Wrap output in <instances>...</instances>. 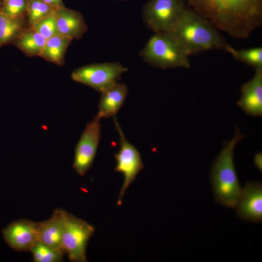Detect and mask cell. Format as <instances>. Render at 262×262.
<instances>
[{
	"mask_svg": "<svg viewBox=\"0 0 262 262\" xmlns=\"http://www.w3.org/2000/svg\"><path fill=\"white\" fill-rule=\"evenodd\" d=\"M190 7L233 38L246 39L262 23V0H187Z\"/></svg>",
	"mask_w": 262,
	"mask_h": 262,
	"instance_id": "obj_1",
	"label": "cell"
},
{
	"mask_svg": "<svg viewBox=\"0 0 262 262\" xmlns=\"http://www.w3.org/2000/svg\"><path fill=\"white\" fill-rule=\"evenodd\" d=\"M167 33L188 55L229 46L209 20L186 6Z\"/></svg>",
	"mask_w": 262,
	"mask_h": 262,
	"instance_id": "obj_2",
	"label": "cell"
},
{
	"mask_svg": "<svg viewBox=\"0 0 262 262\" xmlns=\"http://www.w3.org/2000/svg\"><path fill=\"white\" fill-rule=\"evenodd\" d=\"M245 137L236 127L233 137L224 141L222 149L211 166L210 180L214 198L218 203L227 207H234L242 189L234 152L237 145Z\"/></svg>",
	"mask_w": 262,
	"mask_h": 262,
	"instance_id": "obj_3",
	"label": "cell"
},
{
	"mask_svg": "<svg viewBox=\"0 0 262 262\" xmlns=\"http://www.w3.org/2000/svg\"><path fill=\"white\" fill-rule=\"evenodd\" d=\"M139 55L147 63L158 68L190 67L189 56L167 33H155Z\"/></svg>",
	"mask_w": 262,
	"mask_h": 262,
	"instance_id": "obj_4",
	"label": "cell"
},
{
	"mask_svg": "<svg viewBox=\"0 0 262 262\" xmlns=\"http://www.w3.org/2000/svg\"><path fill=\"white\" fill-rule=\"evenodd\" d=\"M95 230L85 220L64 211L62 248L70 261L87 262L86 246Z\"/></svg>",
	"mask_w": 262,
	"mask_h": 262,
	"instance_id": "obj_5",
	"label": "cell"
},
{
	"mask_svg": "<svg viewBox=\"0 0 262 262\" xmlns=\"http://www.w3.org/2000/svg\"><path fill=\"white\" fill-rule=\"evenodd\" d=\"M128 70L118 63L92 64L80 67L71 73L72 79L101 93L118 82L121 76Z\"/></svg>",
	"mask_w": 262,
	"mask_h": 262,
	"instance_id": "obj_6",
	"label": "cell"
},
{
	"mask_svg": "<svg viewBox=\"0 0 262 262\" xmlns=\"http://www.w3.org/2000/svg\"><path fill=\"white\" fill-rule=\"evenodd\" d=\"M113 118L118 133L120 146L119 151L114 155L116 162L115 170L122 173L124 177L117 199V205L120 206L126 190L144 168V164L139 152L127 140L115 116Z\"/></svg>",
	"mask_w": 262,
	"mask_h": 262,
	"instance_id": "obj_7",
	"label": "cell"
},
{
	"mask_svg": "<svg viewBox=\"0 0 262 262\" xmlns=\"http://www.w3.org/2000/svg\"><path fill=\"white\" fill-rule=\"evenodd\" d=\"M186 7L184 0H150L143 8V19L155 33H166Z\"/></svg>",
	"mask_w": 262,
	"mask_h": 262,
	"instance_id": "obj_8",
	"label": "cell"
},
{
	"mask_svg": "<svg viewBox=\"0 0 262 262\" xmlns=\"http://www.w3.org/2000/svg\"><path fill=\"white\" fill-rule=\"evenodd\" d=\"M100 119L96 115L88 122L76 146L73 168L84 176L91 168L100 139Z\"/></svg>",
	"mask_w": 262,
	"mask_h": 262,
	"instance_id": "obj_9",
	"label": "cell"
},
{
	"mask_svg": "<svg viewBox=\"0 0 262 262\" xmlns=\"http://www.w3.org/2000/svg\"><path fill=\"white\" fill-rule=\"evenodd\" d=\"M1 233L7 245L18 252L30 251L38 241L37 222L27 219L12 222Z\"/></svg>",
	"mask_w": 262,
	"mask_h": 262,
	"instance_id": "obj_10",
	"label": "cell"
},
{
	"mask_svg": "<svg viewBox=\"0 0 262 262\" xmlns=\"http://www.w3.org/2000/svg\"><path fill=\"white\" fill-rule=\"evenodd\" d=\"M234 208L243 220L258 223L262 221V184L246 182L242 188Z\"/></svg>",
	"mask_w": 262,
	"mask_h": 262,
	"instance_id": "obj_11",
	"label": "cell"
},
{
	"mask_svg": "<svg viewBox=\"0 0 262 262\" xmlns=\"http://www.w3.org/2000/svg\"><path fill=\"white\" fill-rule=\"evenodd\" d=\"M238 106L246 114L255 117L262 116V68L255 69V74L240 88Z\"/></svg>",
	"mask_w": 262,
	"mask_h": 262,
	"instance_id": "obj_12",
	"label": "cell"
},
{
	"mask_svg": "<svg viewBox=\"0 0 262 262\" xmlns=\"http://www.w3.org/2000/svg\"><path fill=\"white\" fill-rule=\"evenodd\" d=\"M58 34L72 40L81 39L87 30L82 14L62 7L54 10Z\"/></svg>",
	"mask_w": 262,
	"mask_h": 262,
	"instance_id": "obj_13",
	"label": "cell"
},
{
	"mask_svg": "<svg viewBox=\"0 0 262 262\" xmlns=\"http://www.w3.org/2000/svg\"><path fill=\"white\" fill-rule=\"evenodd\" d=\"M64 211L56 209L49 219L37 222L38 242L51 247L63 250L62 234Z\"/></svg>",
	"mask_w": 262,
	"mask_h": 262,
	"instance_id": "obj_14",
	"label": "cell"
},
{
	"mask_svg": "<svg viewBox=\"0 0 262 262\" xmlns=\"http://www.w3.org/2000/svg\"><path fill=\"white\" fill-rule=\"evenodd\" d=\"M128 95V88L118 82L101 93L96 116L102 118L114 117L122 107Z\"/></svg>",
	"mask_w": 262,
	"mask_h": 262,
	"instance_id": "obj_15",
	"label": "cell"
},
{
	"mask_svg": "<svg viewBox=\"0 0 262 262\" xmlns=\"http://www.w3.org/2000/svg\"><path fill=\"white\" fill-rule=\"evenodd\" d=\"M25 16L13 17L6 15L0 6V48L13 44L23 30L27 28Z\"/></svg>",
	"mask_w": 262,
	"mask_h": 262,
	"instance_id": "obj_16",
	"label": "cell"
},
{
	"mask_svg": "<svg viewBox=\"0 0 262 262\" xmlns=\"http://www.w3.org/2000/svg\"><path fill=\"white\" fill-rule=\"evenodd\" d=\"M46 40L33 27L29 26L23 30L13 44L27 56H39Z\"/></svg>",
	"mask_w": 262,
	"mask_h": 262,
	"instance_id": "obj_17",
	"label": "cell"
},
{
	"mask_svg": "<svg viewBox=\"0 0 262 262\" xmlns=\"http://www.w3.org/2000/svg\"><path fill=\"white\" fill-rule=\"evenodd\" d=\"M73 40L61 35H56L46 40L40 57L58 66L64 64L66 51Z\"/></svg>",
	"mask_w": 262,
	"mask_h": 262,
	"instance_id": "obj_18",
	"label": "cell"
},
{
	"mask_svg": "<svg viewBox=\"0 0 262 262\" xmlns=\"http://www.w3.org/2000/svg\"><path fill=\"white\" fill-rule=\"evenodd\" d=\"M227 52L238 61L244 63L255 68H262V47L237 49L230 45Z\"/></svg>",
	"mask_w": 262,
	"mask_h": 262,
	"instance_id": "obj_19",
	"label": "cell"
},
{
	"mask_svg": "<svg viewBox=\"0 0 262 262\" xmlns=\"http://www.w3.org/2000/svg\"><path fill=\"white\" fill-rule=\"evenodd\" d=\"M30 252L34 262H60L63 261L65 251L37 242L31 248Z\"/></svg>",
	"mask_w": 262,
	"mask_h": 262,
	"instance_id": "obj_20",
	"label": "cell"
},
{
	"mask_svg": "<svg viewBox=\"0 0 262 262\" xmlns=\"http://www.w3.org/2000/svg\"><path fill=\"white\" fill-rule=\"evenodd\" d=\"M54 10L42 0H28L26 13L28 25L33 26L51 14Z\"/></svg>",
	"mask_w": 262,
	"mask_h": 262,
	"instance_id": "obj_21",
	"label": "cell"
},
{
	"mask_svg": "<svg viewBox=\"0 0 262 262\" xmlns=\"http://www.w3.org/2000/svg\"><path fill=\"white\" fill-rule=\"evenodd\" d=\"M54 10L49 15L41 19L32 26L36 31L46 40L58 34Z\"/></svg>",
	"mask_w": 262,
	"mask_h": 262,
	"instance_id": "obj_22",
	"label": "cell"
},
{
	"mask_svg": "<svg viewBox=\"0 0 262 262\" xmlns=\"http://www.w3.org/2000/svg\"><path fill=\"white\" fill-rule=\"evenodd\" d=\"M28 0H7L0 1V6L8 16L13 17L25 16Z\"/></svg>",
	"mask_w": 262,
	"mask_h": 262,
	"instance_id": "obj_23",
	"label": "cell"
},
{
	"mask_svg": "<svg viewBox=\"0 0 262 262\" xmlns=\"http://www.w3.org/2000/svg\"><path fill=\"white\" fill-rule=\"evenodd\" d=\"M54 9L65 6L62 0H42Z\"/></svg>",
	"mask_w": 262,
	"mask_h": 262,
	"instance_id": "obj_24",
	"label": "cell"
},
{
	"mask_svg": "<svg viewBox=\"0 0 262 262\" xmlns=\"http://www.w3.org/2000/svg\"><path fill=\"white\" fill-rule=\"evenodd\" d=\"M254 164L256 167L262 171V154L259 152L254 156Z\"/></svg>",
	"mask_w": 262,
	"mask_h": 262,
	"instance_id": "obj_25",
	"label": "cell"
},
{
	"mask_svg": "<svg viewBox=\"0 0 262 262\" xmlns=\"http://www.w3.org/2000/svg\"><path fill=\"white\" fill-rule=\"evenodd\" d=\"M5 0H0V1H5Z\"/></svg>",
	"mask_w": 262,
	"mask_h": 262,
	"instance_id": "obj_26",
	"label": "cell"
},
{
	"mask_svg": "<svg viewBox=\"0 0 262 262\" xmlns=\"http://www.w3.org/2000/svg\"></svg>",
	"mask_w": 262,
	"mask_h": 262,
	"instance_id": "obj_27",
	"label": "cell"
}]
</instances>
